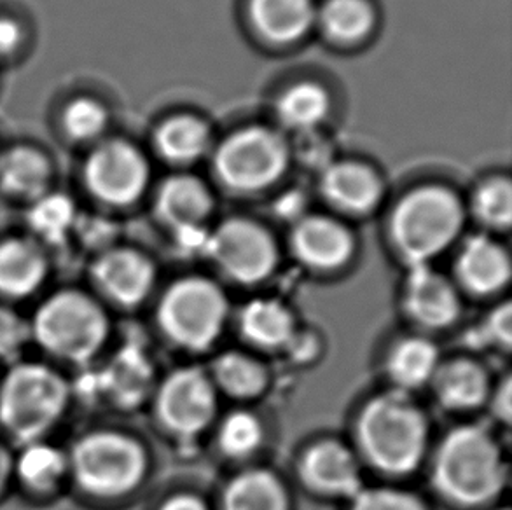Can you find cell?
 <instances>
[{
    "instance_id": "obj_1",
    "label": "cell",
    "mask_w": 512,
    "mask_h": 510,
    "mask_svg": "<svg viewBox=\"0 0 512 510\" xmlns=\"http://www.w3.org/2000/svg\"><path fill=\"white\" fill-rule=\"evenodd\" d=\"M429 420L409 393H381L362 407L355 423L360 455L374 469L406 476L420 467L429 446Z\"/></svg>"
},
{
    "instance_id": "obj_2",
    "label": "cell",
    "mask_w": 512,
    "mask_h": 510,
    "mask_svg": "<svg viewBox=\"0 0 512 510\" xmlns=\"http://www.w3.org/2000/svg\"><path fill=\"white\" fill-rule=\"evenodd\" d=\"M507 476L499 442L479 425L451 430L432 462V484L437 493L460 507L490 504L504 490Z\"/></svg>"
},
{
    "instance_id": "obj_3",
    "label": "cell",
    "mask_w": 512,
    "mask_h": 510,
    "mask_svg": "<svg viewBox=\"0 0 512 510\" xmlns=\"http://www.w3.org/2000/svg\"><path fill=\"white\" fill-rule=\"evenodd\" d=\"M465 212L455 193L425 186L406 194L390 219V238L409 268L429 266L450 249L464 228Z\"/></svg>"
},
{
    "instance_id": "obj_4",
    "label": "cell",
    "mask_w": 512,
    "mask_h": 510,
    "mask_svg": "<svg viewBox=\"0 0 512 510\" xmlns=\"http://www.w3.org/2000/svg\"><path fill=\"white\" fill-rule=\"evenodd\" d=\"M228 313V297L214 280L184 276L161 297L158 324L173 345L205 352L224 331Z\"/></svg>"
},
{
    "instance_id": "obj_5",
    "label": "cell",
    "mask_w": 512,
    "mask_h": 510,
    "mask_svg": "<svg viewBox=\"0 0 512 510\" xmlns=\"http://www.w3.org/2000/svg\"><path fill=\"white\" fill-rule=\"evenodd\" d=\"M69 386L41 364H20L0 386V423L16 441L35 442L60 420Z\"/></svg>"
},
{
    "instance_id": "obj_6",
    "label": "cell",
    "mask_w": 512,
    "mask_h": 510,
    "mask_svg": "<svg viewBox=\"0 0 512 510\" xmlns=\"http://www.w3.org/2000/svg\"><path fill=\"white\" fill-rule=\"evenodd\" d=\"M30 331L49 353L74 364H86L104 345L109 324L93 299L65 290L42 304Z\"/></svg>"
},
{
    "instance_id": "obj_7",
    "label": "cell",
    "mask_w": 512,
    "mask_h": 510,
    "mask_svg": "<svg viewBox=\"0 0 512 510\" xmlns=\"http://www.w3.org/2000/svg\"><path fill=\"white\" fill-rule=\"evenodd\" d=\"M77 483L97 497H123L146 477L147 456L139 442L118 432L86 435L72 451Z\"/></svg>"
},
{
    "instance_id": "obj_8",
    "label": "cell",
    "mask_w": 512,
    "mask_h": 510,
    "mask_svg": "<svg viewBox=\"0 0 512 510\" xmlns=\"http://www.w3.org/2000/svg\"><path fill=\"white\" fill-rule=\"evenodd\" d=\"M289 163L284 138L268 128H247L222 142L215 170L226 186L259 191L277 182Z\"/></svg>"
},
{
    "instance_id": "obj_9",
    "label": "cell",
    "mask_w": 512,
    "mask_h": 510,
    "mask_svg": "<svg viewBox=\"0 0 512 510\" xmlns=\"http://www.w3.org/2000/svg\"><path fill=\"white\" fill-rule=\"evenodd\" d=\"M205 254L222 275L240 285H256L275 271L277 243L256 222L229 219L208 235Z\"/></svg>"
},
{
    "instance_id": "obj_10",
    "label": "cell",
    "mask_w": 512,
    "mask_h": 510,
    "mask_svg": "<svg viewBox=\"0 0 512 510\" xmlns=\"http://www.w3.org/2000/svg\"><path fill=\"white\" fill-rule=\"evenodd\" d=\"M156 416L168 432L196 437L205 432L217 414V390L208 374L196 367L175 369L156 393Z\"/></svg>"
},
{
    "instance_id": "obj_11",
    "label": "cell",
    "mask_w": 512,
    "mask_h": 510,
    "mask_svg": "<svg viewBox=\"0 0 512 510\" xmlns=\"http://www.w3.org/2000/svg\"><path fill=\"white\" fill-rule=\"evenodd\" d=\"M149 168L135 147L125 142H107L91 154L86 182L91 193L112 205H128L146 189Z\"/></svg>"
},
{
    "instance_id": "obj_12",
    "label": "cell",
    "mask_w": 512,
    "mask_h": 510,
    "mask_svg": "<svg viewBox=\"0 0 512 510\" xmlns=\"http://www.w3.org/2000/svg\"><path fill=\"white\" fill-rule=\"evenodd\" d=\"M298 470L306 488L322 497L352 500L364 490L357 456L336 439H324L306 449Z\"/></svg>"
},
{
    "instance_id": "obj_13",
    "label": "cell",
    "mask_w": 512,
    "mask_h": 510,
    "mask_svg": "<svg viewBox=\"0 0 512 510\" xmlns=\"http://www.w3.org/2000/svg\"><path fill=\"white\" fill-rule=\"evenodd\" d=\"M402 306L413 324L429 331L448 329L462 313L457 287L429 266L411 268Z\"/></svg>"
},
{
    "instance_id": "obj_14",
    "label": "cell",
    "mask_w": 512,
    "mask_h": 510,
    "mask_svg": "<svg viewBox=\"0 0 512 510\" xmlns=\"http://www.w3.org/2000/svg\"><path fill=\"white\" fill-rule=\"evenodd\" d=\"M291 249L306 268L336 271L352 259L355 240L341 222L324 215H308L292 229Z\"/></svg>"
},
{
    "instance_id": "obj_15",
    "label": "cell",
    "mask_w": 512,
    "mask_h": 510,
    "mask_svg": "<svg viewBox=\"0 0 512 510\" xmlns=\"http://www.w3.org/2000/svg\"><path fill=\"white\" fill-rule=\"evenodd\" d=\"M105 296L123 306L142 303L156 282V269L146 255L132 249L107 250L91 269Z\"/></svg>"
},
{
    "instance_id": "obj_16",
    "label": "cell",
    "mask_w": 512,
    "mask_h": 510,
    "mask_svg": "<svg viewBox=\"0 0 512 510\" xmlns=\"http://www.w3.org/2000/svg\"><path fill=\"white\" fill-rule=\"evenodd\" d=\"M511 273V257L490 236H472L455 262L458 283L474 296H492L506 289Z\"/></svg>"
},
{
    "instance_id": "obj_17",
    "label": "cell",
    "mask_w": 512,
    "mask_h": 510,
    "mask_svg": "<svg viewBox=\"0 0 512 510\" xmlns=\"http://www.w3.org/2000/svg\"><path fill=\"white\" fill-rule=\"evenodd\" d=\"M430 385L441 407L453 413L474 411L490 399V376L472 359L441 362Z\"/></svg>"
},
{
    "instance_id": "obj_18",
    "label": "cell",
    "mask_w": 512,
    "mask_h": 510,
    "mask_svg": "<svg viewBox=\"0 0 512 510\" xmlns=\"http://www.w3.org/2000/svg\"><path fill=\"white\" fill-rule=\"evenodd\" d=\"M322 193L343 212L366 215L378 207L383 186L378 175L357 163H338L322 175Z\"/></svg>"
},
{
    "instance_id": "obj_19",
    "label": "cell",
    "mask_w": 512,
    "mask_h": 510,
    "mask_svg": "<svg viewBox=\"0 0 512 510\" xmlns=\"http://www.w3.org/2000/svg\"><path fill=\"white\" fill-rule=\"evenodd\" d=\"M156 208L161 221L175 233L203 229L212 212V196L200 180L180 175L160 187Z\"/></svg>"
},
{
    "instance_id": "obj_20",
    "label": "cell",
    "mask_w": 512,
    "mask_h": 510,
    "mask_svg": "<svg viewBox=\"0 0 512 510\" xmlns=\"http://www.w3.org/2000/svg\"><path fill=\"white\" fill-rule=\"evenodd\" d=\"M439 366L441 353L434 341L423 336H409L390 348L387 376L394 383V390L409 393L429 385Z\"/></svg>"
},
{
    "instance_id": "obj_21",
    "label": "cell",
    "mask_w": 512,
    "mask_h": 510,
    "mask_svg": "<svg viewBox=\"0 0 512 510\" xmlns=\"http://www.w3.org/2000/svg\"><path fill=\"white\" fill-rule=\"evenodd\" d=\"M249 13L257 30L277 44L299 41L315 21L312 0H250Z\"/></svg>"
},
{
    "instance_id": "obj_22",
    "label": "cell",
    "mask_w": 512,
    "mask_h": 510,
    "mask_svg": "<svg viewBox=\"0 0 512 510\" xmlns=\"http://www.w3.org/2000/svg\"><path fill=\"white\" fill-rule=\"evenodd\" d=\"M221 510H291V502L277 474L268 469H249L226 484Z\"/></svg>"
},
{
    "instance_id": "obj_23",
    "label": "cell",
    "mask_w": 512,
    "mask_h": 510,
    "mask_svg": "<svg viewBox=\"0 0 512 510\" xmlns=\"http://www.w3.org/2000/svg\"><path fill=\"white\" fill-rule=\"evenodd\" d=\"M292 311L278 299H254L240 313V332L250 345L278 350L289 345L296 334Z\"/></svg>"
},
{
    "instance_id": "obj_24",
    "label": "cell",
    "mask_w": 512,
    "mask_h": 510,
    "mask_svg": "<svg viewBox=\"0 0 512 510\" xmlns=\"http://www.w3.org/2000/svg\"><path fill=\"white\" fill-rule=\"evenodd\" d=\"M48 273L42 250L27 240L0 243V292L25 297L39 289Z\"/></svg>"
},
{
    "instance_id": "obj_25",
    "label": "cell",
    "mask_w": 512,
    "mask_h": 510,
    "mask_svg": "<svg viewBox=\"0 0 512 510\" xmlns=\"http://www.w3.org/2000/svg\"><path fill=\"white\" fill-rule=\"evenodd\" d=\"M210 380L215 390H221L233 399H256L268 386V371L261 360L247 353L224 352L214 360Z\"/></svg>"
},
{
    "instance_id": "obj_26",
    "label": "cell",
    "mask_w": 512,
    "mask_h": 510,
    "mask_svg": "<svg viewBox=\"0 0 512 510\" xmlns=\"http://www.w3.org/2000/svg\"><path fill=\"white\" fill-rule=\"evenodd\" d=\"M156 147L170 163H193L210 147V131L193 116L168 119L156 133Z\"/></svg>"
},
{
    "instance_id": "obj_27",
    "label": "cell",
    "mask_w": 512,
    "mask_h": 510,
    "mask_svg": "<svg viewBox=\"0 0 512 510\" xmlns=\"http://www.w3.org/2000/svg\"><path fill=\"white\" fill-rule=\"evenodd\" d=\"M48 180V161L34 149L18 147L0 158V186L7 193L37 200L46 191Z\"/></svg>"
},
{
    "instance_id": "obj_28",
    "label": "cell",
    "mask_w": 512,
    "mask_h": 510,
    "mask_svg": "<svg viewBox=\"0 0 512 510\" xmlns=\"http://www.w3.org/2000/svg\"><path fill=\"white\" fill-rule=\"evenodd\" d=\"M277 112L278 118L287 128L313 130L329 112V95L319 84H294L278 100Z\"/></svg>"
},
{
    "instance_id": "obj_29",
    "label": "cell",
    "mask_w": 512,
    "mask_h": 510,
    "mask_svg": "<svg viewBox=\"0 0 512 510\" xmlns=\"http://www.w3.org/2000/svg\"><path fill=\"white\" fill-rule=\"evenodd\" d=\"M149 371L147 360L137 350H125L114 359L98 385L111 393L112 399L121 406H133L144 395Z\"/></svg>"
},
{
    "instance_id": "obj_30",
    "label": "cell",
    "mask_w": 512,
    "mask_h": 510,
    "mask_svg": "<svg viewBox=\"0 0 512 510\" xmlns=\"http://www.w3.org/2000/svg\"><path fill=\"white\" fill-rule=\"evenodd\" d=\"M326 34L338 42L364 39L374 27V13L366 0H327L319 14Z\"/></svg>"
},
{
    "instance_id": "obj_31",
    "label": "cell",
    "mask_w": 512,
    "mask_h": 510,
    "mask_svg": "<svg viewBox=\"0 0 512 510\" xmlns=\"http://www.w3.org/2000/svg\"><path fill=\"white\" fill-rule=\"evenodd\" d=\"M76 222L74 203L63 194H42L28 212L30 228L48 243H62Z\"/></svg>"
},
{
    "instance_id": "obj_32",
    "label": "cell",
    "mask_w": 512,
    "mask_h": 510,
    "mask_svg": "<svg viewBox=\"0 0 512 510\" xmlns=\"http://www.w3.org/2000/svg\"><path fill=\"white\" fill-rule=\"evenodd\" d=\"M264 428L261 420L250 411H235L222 420L217 442L229 458H247L261 448Z\"/></svg>"
},
{
    "instance_id": "obj_33",
    "label": "cell",
    "mask_w": 512,
    "mask_h": 510,
    "mask_svg": "<svg viewBox=\"0 0 512 510\" xmlns=\"http://www.w3.org/2000/svg\"><path fill=\"white\" fill-rule=\"evenodd\" d=\"M67 462L53 446L32 442L18 462L21 479L37 490H49L63 476Z\"/></svg>"
},
{
    "instance_id": "obj_34",
    "label": "cell",
    "mask_w": 512,
    "mask_h": 510,
    "mask_svg": "<svg viewBox=\"0 0 512 510\" xmlns=\"http://www.w3.org/2000/svg\"><path fill=\"white\" fill-rule=\"evenodd\" d=\"M472 210L481 224L506 231L512 222V189L507 180L495 179L479 187Z\"/></svg>"
},
{
    "instance_id": "obj_35",
    "label": "cell",
    "mask_w": 512,
    "mask_h": 510,
    "mask_svg": "<svg viewBox=\"0 0 512 510\" xmlns=\"http://www.w3.org/2000/svg\"><path fill=\"white\" fill-rule=\"evenodd\" d=\"M105 123H107V114L104 107L90 100V98H79L76 102L67 107L63 125L70 137L77 140H90L102 133Z\"/></svg>"
},
{
    "instance_id": "obj_36",
    "label": "cell",
    "mask_w": 512,
    "mask_h": 510,
    "mask_svg": "<svg viewBox=\"0 0 512 510\" xmlns=\"http://www.w3.org/2000/svg\"><path fill=\"white\" fill-rule=\"evenodd\" d=\"M350 502V510H429L416 495L397 488H364Z\"/></svg>"
},
{
    "instance_id": "obj_37",
    "label": "cell",
    "mask_w": 512,
    "mask_h": 510,
    "mask_svg": "<svg viewBox=\"0 0 512 510\" xmlns=\"http://www.w3.org/2000/svg\"><path fill=\"white\" fill-rule=\"evenodd\" d=\"M476 341L479 345L495 346L499 350H509L512 343L511 304L504 303L493 310L485 322L476 329Z\"/></svg>"
},
{
    "instance_id": "obj_38",
    "label": "cell",
    "mask_w": 512,
    "mask_h": 510,
    "mask_svg": "<svg viewBox=\"0 0 512 510\" xmlns=\"http://www.w3.org/2000/svg\"><path fill=\"white\" fill-rule=\"evenodd\" d=\"M30 336V327L14 311L0 306V360L16 359Z\"/></svg>"
},
{
    "instance_id": "obj_39",
    "label": "cell",
    "mask_w": 512,
    "mask_h": 510,
    "mask_svg": "<svg viewBox=\"0 0 512 510\" xmlns=\"http://www.w3.org/2000/svg\"><path fill=\"white\" fill-rule=\"evenodd\" d=\"M511 380L506 378V380L502 381V385L499 386V390L497 393L493 395V413L495 416L499 418V420L504 421L506 425H509V421H511V413H512V392H511Z\"/></svg>"
},
{
    "instance_id": "obj_40",
    "label": "cell",
    "mask_w": 512,
    "mask_h": 510,
    "mask_svg": "<svg viewBox=\"0 0 512 510\" xmlns=\"http://www.w3.org/2000/svg\"><path fill=\"white\" fill-rule=\"evenodd\" d=\"M317 346H319L317 345V341H315V338H312L310 334H303V345L299 343L296 334H294L291 341H289V345L285 346V350L291 352L294 359L305 362V360L313 359V355L317 353Z\"/></svg>"
},
{
    "instance_id": "obj_41",
    "label": "cell",
    "mask_w": 512,
    "mask_h": 510,
    "mask_svg": "<svg viewBox=\"0 0 512 510\" xmlns=\"http://www.w3.org/2000/svg\"><path fill=\"white\" fill-rule=\"evenodd\" d=\"M20 41V28L14 21L0 18V55H6L16 48Z\"/></svg>"
},
{
    "instance_id": "obj_42",
    "label": "cell",
    "mask_w": 512,
    "mask_h": 510,
    "mask_svg": "<svg viewBox=\"0 0 512 510\" xmlns=\"http://www.w3.org/2000/svg\"><path fill=\"white\" fill-rule=\"evenodd\" d=\"M160 510H208L207 504L196 495H175L168 498Z\"/></svg>"
},
{
    "instance_id": "obj_43",
    "label": "cell",
    "mask_w": 512,
    "mask_h": 510,
    "mask_svg": "<svg viewBox=\"0 0 512 510\" xmlns=\"http://www.w3.org/2000/svg\"><path fill=\"white\" fill-rule=\"evenodd\" d=\"M9 472H11V458H9V453H7L6 449L0 446V490L6 484Z\"/></svg>"
},
{
    "instance_id": "obj_44",
    "label": "cell",
    "mask_w": 512,
    "mask_h": 510,
    "mask_svg": "<svg viewBox=\"0 0 512 510\" xmlns=\"http://www.w3.org/2000/svg\"><path fill=\"white\" fill-rule=\"evenodd\" d=\"M500 510H509V509H500Z\"/></svg>"
}]
</instances>
